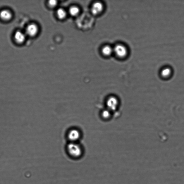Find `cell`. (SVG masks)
I'll list each match as a JSON object with an SVG mask.
<instances>
[{"instance_id": "1", "label": "cell", "mask_w": 184, "mask_h": 184, "mask_svg": "<svg viewBox=\"0 0 184 184\" xmlns=\"http://www.w3.org/2000/svg\"><path fill=\"white\" fill-rule=\"evenodd\" d=\"M113 53L119 59H124L128 56L129 50L126 45L119 43L113 47Z\"/></svg>"}, {"instance_id": "2", "label": "cell", "mask_w": 184, "mask_h": 184, "mask_svg": "<svg viewBox=\"0 0 184 184\" xmlns=\"http://www.w3.org/2000/svg\"><path fill=\"white\" fill-rule=\"evenodd\" d=\"M67 149L69 154L75 158H79L82 154V150L79 145L71 142L67 146Z\"/></svg>"}, {"instance_id": "3", "label": "cell", "mask_w": 184, "mask_h": 184, "mask_svg": "<svg viewBox=\"0 0 184 184\" xmlns=\"http://www.w3.org/2000/svg\"><path fill=\"white\" fill-rule=\"evenodd\" d=\"M39 28L37 25L35 23H31L28 25L26 29L27 35L31 37H34L37 34Z\"/></svg>"}, {"instance_id": "4", "label": "cell", "mask_w": 184, "mask_h": 184, "mask_svg": "<svg viewBox=\"0 0 184 184\" xmlns=\"http://www.w3.org/2000/svg\"><path fill=\"white\" fill-rule=\"evenodd\" d=\"M104 9L103 4L99 2L94 3L92 8V12L94 15H97L101 13Z\"/></svg>"}, {"instance_id": "5", "label": "cell", "mask_w": 184, "mask_h": 184, "mask_svg": "<svg viewBox=\"0 0 184 184\" xmlns=\"http://www.w3.org/2000/svg\"><path fill=\"white\" fill-rule=\"evenodd\" d=\"M68 137L72 142H75L79 139L80 134L79 131L76 129H73L70 130L68 133Z\"/></svg>"}, {"instance_id": "6", "label": "cell", "mask_w": 184, "mask_h": 184, "mask_svg": "<svg viewBox=\"0 0 184 184\" xmlns=\"http://www.w3.org/2000/svg\"><path fill=\"white\" fill-rule=\"evenodd\" d=\"M26 34L22 31H18L14 35V39L15 42L18 44H22L25 42L26 37Z\"/></svg>"}, {"instance_id": "7", "label": "cell", "mask_w": 184, "mask_h": 184, "mask_svg": "<svg viewBox=\"0 0 184 184\" xmlns=\"http://www.w3.org/2000/svg\"><path fill=\"white\" fill-rule=\"evenodd\" d=\"M12 13L8 9H4L0 12V18L4 21H7L12 18Z\"/></svg>"}, {"instance_id": "8", "label": "cell", "mask_w": 184, "mask_h": 184, "mask_svg": "<svg viewBox=\"0 0 184 184\" xmlns=\"http://www.w3.org/2000/svg\"><path fill=\"white\" fill-rule=\"evenodd\" d=\"M172 73V70L171 67H166L163 68L160 71V74L164 78H167L170 76Z\"/></svg>"}, {"instance_id": "9", "label": "cell", "mask_w": 184, "mask_h": 184, "mask_svg": "<svg viewBox=\"0 0 184 184\" xmlns=\"http://www.w3.org/2000/svg\"><path fill=\"white\" fill-rule=\"evenodd\" d=\"M102 53L106 56H109L113 53V48L109 45H105L102 49Z\"/></svg>"}, {"instance_id": "10", "label": "cell", "mask_w": 184, "mask_h": 184, "mask_svg": "<svg viewBox=\"0 0 184 184\" xmlns=\"http://www.w3.org/2000/svg\"><path fill=\"white\" fill-rule=\"evenodd\" d=\"M117 100L114 97H111L108 99L107 102V105L110 109L113 110L117 105Z\"/></svg>"}, {"instance_id": "11", "label": "cell", "mask_w": 184, "mask_h": 184, "mask_svg": "<svg viewBox=\"0 0 184 184\" xmlns=\"http://www.w3.org/2000/svg\"><path fill=\"white\" fill-rule=\"evenodd\" d=\"M56 15L60 19L63 20L66 17L67 13L64 9L61 8L58 9L56 12Z\"/></svg>"}, {"instance_id": "12", "label": "cell", "mask_w": 184, "mask_h": 184, "mask_svg": "<svg viewBox=\"0 0 184 184\" xmlns=\"http://www.w3.org/2000/svg\"><path fill=\"white\" fill-rule=\"evenodd\" d=\"M80 9L77 6H72L69 9V13L72 16H75L79 14Z\"/></svg>"}, {"instance_id": "13", "label": "cell", "mask_w": 184, "mask_h": 184, "mask_svg": "<svg viewBox=\"0 0 184 184\" xmlns=\"http://www.w3.org/2000/svg\"><path fill=\"white\" fill-rule=\"evenodd\" d=\"M49 5L51 7H56L58 4L57 1L55 0H50L49 1Z\"/></svg>"}, {"instance_id": "14", "label": "cell", "mask_w": 184, "mask_h": 184, "mask_svg": "<svg viewBox=\"0 0 184 184\" xmlns=\"http://www.w3.org/2000/svg\"><path fill=\"white\" fill-rule=\"evenodd\" d=\"M102 116H103L104 118H108L110 116V113L109 111H104L102 113Z\"/></svg>"}]
</instances>
